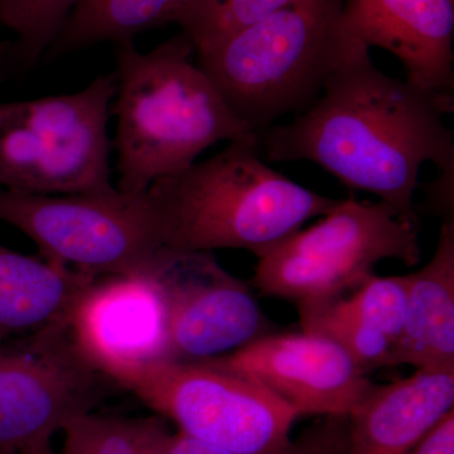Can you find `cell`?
Listing matches in <instances>:
<instances>
[{"label":"cell","instance_id":"6da1fadb","mask_svg":"<svg viewBox=\"0 0 454 454\" xmlns=\"http://www.w3.org/2000/svg\"><path fill=\"white\" fill-rule=\"evenodd\" d=\"M453 110L454 100L382 73L357 42L309 109L255 137L269 160L316 163L418 223L413 197L423 164L454 175L453 131L443 121Z\"/></svg>","mask_w":454,"mask_h":454},{"label":"cell","instance_id":"7a4b0ae2","mask_svg":"<svg viewBox=\"0 0 454 454\" xmlns=\"http://www.w3.org/2000/svg\"><path fill=\"white\" fill-rule=\"evenodd\" d=\"M195 46L184 33L143 53L133 41L115 43L118 91V186L146 192L157 179L186 169L220 142L252 136L219 90L193 64Z\"/></svg>","mask_w":454,"mask_h":454},{"label":"cell","instance_id":"3957f363","mask_svg":"<svg viewBox=\"0 0 454 454\" xmlns=\"http://www.w3.org/2000/svg\"><path fill=\"white\" fill-rule=\"evenodd\" d=\"M255 133L210 160L157 179L148 188L162 250L243 249L256 258L303 223L336 207L262 162Z\"/></svg>","mask_w":454,"mask_h":454},{"label":"cell","instance_id":"277c9868","mask_svg":"<svg viewBox=\"0 0 454 454\" xmlns=\"http://www.w3.org/2000/svg\"><path fill=\"white\" fill-rule=\"evenodd\" d=\"M345 0H297L197 52L199 67L247 129L301 114L358 41L346 32Z\"/></svg>","mask_w":454,"mask_h":454},{"label":"cell","instance_id":"5b68a950","mask_svg":"<svg viewBox=\"0 0 454 454\" xmlns=\"http://www.w3.org/2000/svg\"><path fill=\"white\" fill-rule=\"evenodd\" d=\"M116 73L74 94L0 101V187L32 195L112 191L110 106Z\"/></svg>","mask_w":454,"mask_h":454},{"label":"cell","instance_id":"8992f818","mask_svg":"<svg viewBox=\"0 0 454 454\" xmlns=\"http://www.w3.org/2000/svg\"><path fill=\"white\" fill-rule=\"evenodd\" d=\"M385 259L419 264L417 221L387 203L360 202L351 195L315 225L260 254L254 284L262 294L295 304L333 300L356 289Z\"/></svg>","mask_w":454,"mask_h":454},{"label":"cell","instance_id":"52a82bcc","mask_svg":"<svg viewBox=\"0 0 454 454\" xmlns=\"http://www.w3.org/2000/svg\"><path fill=\"white\" fill-rule=\"evenodd\" d=\"M116 385L187 437L231 454H284L300 418L260 382L210 361H153L124 373Z\"/></svg>","mask_w":454,"mask_h":454},{"label":"cell","instance_id":"ba28073f","mask_svg":"<svg viewBox=\"0 0 454 454\" xmlns=\"http://www.w3.org/2000/svg\"><path fill=\"white\" fill-rule=\"evenodd\" d=\"M0 223L35 241L41 258L94 278L146 273L162 250L148 191L47 196L0 187Z\"/></svg>","mask_w":454,"mask_h":454},{"label":"cell","instance_id":"9c48e42d","mask_svg":"<svg viewBox=\"0 0 454 454\" xmlns=\"http://www.w3.org/2000/svg\"><path fill=\"white\" fill-rule=\"evenodd\" d=\"M115 382L74 342L70 322L0 348V450L20 453L91 413Z\"/></svg>","mask_w":454,"mask_h":454},{"label":"cell","instance_id":"30bf717a","mask_svg":"<svg viewBox=\"0 0 454 454\" xmlns=\"http://www.w3.org/2000/svg\"><path fill=\"white\" fill-rule=\"evenodd\" d=\"M148 271L166 303L167 360L202 363L277 333L252 288L221 267L214 253L160 250Z\"/></svg>","mask_w":454,"mask_h":454},{"label":"cell","instance_id":"8fae6325","mask_svg":"<svg viewBox=\"0 0 454 454\" xmlns=\"http://www.w3.org/2000/svg\"><path fill=\"white\" fill-rule=\"evenodd\" d=\"M208 361L260 382L300 417H348L376 385L336 342L304 331H277Z\"/></svg>","mask_w":454,"mask_h":454},{"label":"cell","instance_id":"7c38bea8","mask_svg":"<svg viewBox=\"0 0 454 454\" xmlns=\"http://www.w3.org/2000/svg\"><path fill=\"white\" fill-rule=\"evenodd\" d=\"M74 342L115 382L124 373L168 358L163 292L151 271L98 278L74 307Z\"/></svg>","mask_w":454,"mask_h":454},{"label":"cell","instance_id":"4fadbf2b","mask_svg":"<svg viewBox=\"0 0 454 454\" xmlns=\"http://www.w3.org/2000/svg\"><path fill=\"white\" fill-rule=\"evenodd\" d=\"M346 32L402 62L406 82L454 100V0H346Z\"/></svg>","mask_w":454,"mask_h":454},{"label":"cell","instance_id":"5bb4252c","mask_svg":"<svg viewBox=\"0 0 454 454\" xmlns=\"http://www.w3.org/2000/svg\"><path fill=\"white\" fill-rule=\"evenodd\" d=\"M454 409V369H418L375 385L348 415L343 454H409Z\"/></svg>","mask_w":454,"mask_h":454},{"label":"cell","instance_id":"9a60e30c","mask_svg":"<svg viewBox=\"0 0 454 454\" xmlns=\"http://www.w3.org/2000/svg\"><path fill=\"white\" fill-rule=\"evenodd\" d=\"M97 279L0 245V348L70 322Z\"/></svg>","mask_w":454,"mask_h":454},{"label":"cell","instance_id":"2e32d148","mask_svg":"<svg viewBox=\"0 0 454 454\" xmlns=\"http://www.w3.org/2000/svg\"><path fill=\"white\" fill-rule=\"evenodd\" d=\"M454 369V219L443 220L428 264L409 274L404 330L393 366Z\"/></svg>","mask_w":454,"mask_h":454},{"label":"cell","instance_id":"e0dca14e","mask_svg":"<svg viewBox=\"0 0 454 454\" xmlns=\"http://www.w3.org/2000/svg\"><path fill=\"white\" fill-rule=\"evenodd\" d=\"M195 0H82L47 51L50 59L103 42L133 41L139 33L181 22Z\"/></svg>","mask_w":454,"mask_h":454},{"label":"cell","instance_id":"ac0fdd59","mask_svg":"<svg viewBox=\"0 0 454 454\" xmlns=\"http://www.w3.org/2000/svg\"><path fill=\"white\" fill-rule=\"evenodd\" d=\"M82 0H0V23L14 38L0 46V76L37 64Z\"/></svg>","mask_w":454,"mask_h":454},{"label":"cell","instance_id":"d6986e66","mask_svg":"<svg viewBox=\"0 0 454 454\" xmlns=\"http://www.w3.org/2000/svg\"><path fill=\"white\" fill-rule=\"evenodd\" d=\"M297 309L301 331L333 340L366 373L393 366V340L343 313L333 300L307 301Z\"/></svg>","mask_w":454,"mask_h":454},{"label":"cell","instance_id":"ffe728a7","mask_svg":"<svg viewBox=\"0 0 454 454\" xmlns=\"http://www.w3.org/2000/svg\"><path fill=\"white\" fill-rule=\"evenodd\" d=\"M166 427L160 418L101 417L86 413L64 427V454H143Z\"/></svg>","mask_w":454,"mask_h":454},{"label":"cell","instance_id":"44dd1931","mask_svg":"<svg viewBox=\"0 0 454 454\" xmlns=\"http://www.w3.org/2000/svg\"><path fill=\"white\" fill-rule=\"evenodd\" d=\"M297 0H195L179 26L202 52Z\"/></svg>","mask_w":454,"mask_h":454},{"label":"cell","instance_id":"7402d4cb","mask_svg":"<svg viewBox=\"0 0 454 454\" xmlns=\"http://www.w3.org/2000/svg\"><path fill=\"white\" fill-rule=\"evenodd\" d=\"M409 274L366 278L348 297L333 298L337 309L357 319L366 327L397 340L404 330L408 309Z\"/></svg>","mask_w":454,"mask_h":454},{"label":"cell","instance_id":"603a6c76","mask_svg":"<svg viewBox=\"0 0 454 454\" xmlns=\"http://www.w3.org/2000/svg\"><path fill=\"white\" fill-rule=\"evenodd\" d=\"M348 417L328 415L292 439L284 454H343L348 444Z\"/></svg>","mask_w":454,"mask_h":454},{"label":"cell","instance_id":"cb8c5ba5","mask_svg":"<svg viewBox=\"0 0 454 454\" xmlns=\"http://www.w3.org/2000/svg\"><path fill=\"white\" fill-rule=\"evenodd\" d=\"M409 454H454V409L444 415Z\"/></svg>","mask_w":454,"mask_h":454},{"label":"cell","instance_id":"d4e9b609","mask_svg":"<svg viewBox=\"0 0 454 454\" xmlns=\"http://www.w3.org/2000/svg\"><path fill=\"white\" fill-rule=\"evenodd\" d=\"M168 454H231L212 447L210 444L202 443L196 439L187 437L184 433L170 434L168 441Z\"/></svg>","mask_w":454,"mask_h":454},{"label":"cell","instance_id":"484cf974","mask_svg":"<svg viewBox=\"0 0 454 454\" xmlns=\"http://www.w3.org/2000/svg\"><path fill=\"white\" fill-rule=\"evenodd\" d=\"M170 437L169 430L167 427H164L157 435H155L153 441L148 444L143 454H168V441Z\"/></svg>","mask_w":454,"mask_h":454},{"label":"cell","instance_id":"4316f807","mask_svg":"<svg viewBox=\"0 0 454 454\" xmlns=\"http://www.w3.org/2000/svg\"><path fill=\"white\" fill-rule=\"evenodd\" d=\"M18 454H56L53 452L52 446H51V439L47 441H41L38 443L32 444V446L25 448Z\"/></svg>","mask_w":454,"mask_h":454},{"label":"cell","instance_id":"83f0119b","mask_svg":"<svg viewBox=\"0 0 454 454\" xmlns=\"http://www.w3.org/2000/svg\"><path fill=\"white\" fill-rule=\"evenodd\" d=\"M0 454H17L13 452H5V450H0Z\"/></svg>","mask_w":454,"mask_h":454}]
</instances>
